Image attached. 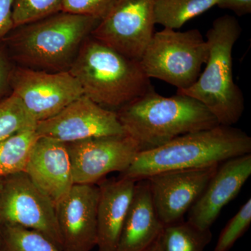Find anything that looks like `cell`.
Here are the masks:
<instances>
[{"instance_id": "obj_1", "label": "cell", "mask_w": 251, "mask_h": 251, "mask_svg": "<svg viewBox=\"0 0 251 251\" xmlns=\"http://www.w3.org/2000/svg\"><path fill=\"white\" fill-rule=\"evenodd\" d=\"M99 18L57 13L15 27L1 42L15 65L46 72H69Z\"/></svg>"}, {"instance_id": "obj_2", "label": "cell", "mask_w": 251, "mask_h": 251, "mask_svg": "<svg viewBox=\"0 0 251 251\" xmlns=\"http://www.w3.org/2000/svg\"><path fill=\"white\" fill-rule=\"evenodd\" d=\"M251 151V138L246 132L232 126L219 125L140 151L120 176L137 181L164 172L218 166Z\"/></svg>"}, {"instance_id": "obj_3", "label": "cell", "mask_w": 251, "mask_h": 251, "mask_svg": "<svg viewBox=\"0 0 251 251\" xmlns=\"http://www.w3.org/2000/svg\"><path fill=\"white\" fill-rule=\"evenodd\" d=\"M116 112L126 134L138 143L140 151L158 148L186 133L219 125L199 100L178 93L163 97L153 87Z\"/></svg>"}, {"instance_id": "obj_4", "label": "cell", "mask_w": 251, "mask_h": 251, "mask_svg": "<svg viewBox=\"0 0 251 251\" xmlns=\"http://www.w3.org/2000/svg\"><path fill=\"white\" fill-rule=\"evenodd\" d=\"M69 72L80 84L83 95L114 111L152 87L140 61L124 55L91 35L81 46Z\"/></svg>"}, {"instance_id": "obj_5", "label": "cell", "mask_w": 251, "mask_h": 251, "mask_svg": "<svg viewBox=\"0 0 251 251\" xmlns=\"http://www.w3.org/2000/svg\"><path fill=\"white\" fill-rule=\"evenodd\" d=\"M242 34L234 16L216 18L206 33L209 57L196 83L176 93L199 100L216 117L219 125L233 126L244 111V94L233 78L232 50Z\"/></svg>"}, {"instance_id": "obj_6", "label": "cell", "mask_w": 251, "mask_h": 251, "mask_svg": "<svg viewBox=\"0 0 251 251\" xmlns=\"http://www.w3.org/2000/svg\"><path fill=\"white\" fill-rule=\"evenodd\" d=\"M209 57V46L198 29L164 28L153 34L140 63L149 78L184 90L194 85Z\"/></svg>"}, {"instance_id": "obj_7", "label": "cell", "mask_w": 251, "mask_h": 251, "mask_svg": "<svg viewBox=\"0 0 251 251\" xmlns=\"http://www.w3.org/2000/svg\"><path fill=\"white\" fill-rule=\"evenodd\" d=\"M0 225L37 231L62 251L55 206L25 172L1 179Z\"/></svg>"}, {"instance_id": "obj_8", "label": "cell", "mask_w": 251, "mask_h": 251, "mask_svg": "<svg viewBox=\"0 0 251 251\" xmlns=\"http://www.w3.org/2000/svg\"><path fill=\"white\" fill-rule=\"evenodd\" d=\"M158 0H117L91 36L120 53L140 61L154 34Z\"/></svg>"}, {"instance_id": "obj_9", "label": "cell", "mask_w": 251, "mask_h": 251, "mask_svg": "<svg viewBox=\"0 0 251 251\" xmlns=\"http://www.w3.org/2000/svg\"><path fill=\"white\" fill-rule=\"evenodd\" d=\"M11 87L36 123L54 116L83 95L69 72H46L16 65Z\"/></svg>"}, {"instance_id": "obj_10", "label": "cell", "mask_w": 251, "mask_h": 251, "mask_svg": "<svg viewBox=\"0 0 251 251\" xmlns=\"http://www.w3.org/2000/svg\"><path fill=\"white\" fill-rule=\"evenodd\" d=\"M74 184H97L107 175L123 173L140 151L128 135L98 137L66 143Z\"/></svg>"}, {"instance_id": "obj_11", "label": "cell", "mask_w": 251, "mask_h": 251, "mask_svg": "<svg viewBox=\"0 0 251 251\" xmlns=\"http://www.w3.org/2000/svg\"><path fill=\"white\" fill-rule=\"evenodd\" d=\"M36 132L38 136L64 143L126 134L116 111L100 106L85 95L54 116L38 122Z\"/></svg>"}, {"instance_id": "obj_12", "label": "cell", "mask_w": 251, "mask_h": 251, "mask_svg": "<svg viewBox=\"0 0 251 251\" xmlns=\"http://www.w3.org/2000/svg\"><path fill=\"white\" fill-rule=\"evenodd\" d=\"M219 166L164 172L147 178L157 215L164 226L183 220Z\"/></svg>"}, {"instance_id": "obj_13", "label": "cell", "mask_w": 251, "mask_h": 251, "mask_svg": "<svg viewBox=\"0 0 251 251\" xmlns=\"http://www.w3.org/2000/svg\"><path fill=\"white\" fill-rule=\"evenodd\" d=\"M99 185L74 184L55 205L63 251H92L97 247Z\"/></svg>"}, {"instance_id": "obj_14", "label": "cell", "mask_w": 251, "mask_h": 251, "mask_svg": "<svg viewBox=\"0 0 251 251\" xmlns=\"http://www.w3.org/2000/svg\"><path fill=\"white\" fill-rule=\"evenodd\" d=\"M251 175V153L221 163L202 195L188 211V222L198 228L210 229L223 208L237 197Z\"/></svg>"}, {"instance_id": "obj_15", "label": "cell", "mask_w": 251, "mask_h": 251, "mask_svg": "<svg viewBox=\"0 0 251 251\" xmlns=\"http://www.w3.org/2000/svg\"><path fill=\"white\" fill-rule=\"evenodd\" d=\"M25 173L54 206L74 185L67 145L46 137L33 144Z\"/></svg>"}, {"instance_id": "obj_16", "label": "cell", "mask_w": 251, "mask_h": 251, "mask_svg": "<svg viewBox=\"0 0 251 251\" xmlns=\"http://www.w3.org/2000/svg\"><path fill=\"white\" fill-rule=\"evenodd\" d=\"M136 181L120 177L99 183L97 208L98 251H117L122 228Z\"/></svg>"}, {"instance_id": "obj_17", "label": "cell", "mask_w": 251, "mask_h": 251, "mask_svg": "<svg viewBox=\"0 0 251 251\" xmlns=\"http://www.w3.org/2000/svg\"><path fill=\"white\" fill-rule=\"evenodd\" d=\"M164 228L157 215L148 179L135 183L134 192L117 251H146L161 237Z\"/></svg>"}, {"instance_id": "obj_18", "label": "cell", "mask_w": 251, "mask_h": 251, "mask_svg": "<svg viewBox=\"0 0 251 251\" xmlns=\"http://www.w3.org/2000/svg\"><path fill=\"white\" fill-rule=\"evenodd\" d=\"M217 3L218 0H158L155 5V23L168 29H179Z\"/></svg>"}, {"instance_id": "obj_19", "label": "cell", "mask_w": 251, "mask_h": 251, "mask_svg": "<svg viewBox=\"0 0 251 251\" xmlns=\"http://www.w3.org/2000/svg\"><path fill=\"white\" fill-rule=\"evenodd\" d=\"M38 137L36 128H29L0 142V179L25 171L31 149Z\"/></svg>"}, {"instance_id": "obj_20", "label": "cell", "mask_w": 251, "mask_h": 251, "mask_svg": "<svg viewBox=\"0 0 251 251\" xmlns=\"http://www.w3.org/2000/svg\"><path fill=\"white\" fill-rule=\"evenodd\" d=\"M210 229H201L183 220L164 226L161 235L163 251H204L211 242Z\"/></svg>"}, {"instance_id": "obj_21", "label": "cell", "mask_w": 251, "mask_h": 251, "mask_svg": "<svg viewBox=\"0 0 251 251\" xmlns=\"http://www.w3.org/2000/svg\"><path fill=\"white\" fill-rule=\"evenodd\" d=\"M4 251H62L44 234L14 225H0Z\"/></svg>"}, {"instance_id": "obj_22", "label": "cell", "mask_w": 251, "mask_h": 251, "mask_svg": "<svg viewBox=\"0 0 251 251\" xmlns=\"http://www.w3.org/2000/svg\"><path fill=\"white\" fill-rule=\"evenodd\" d=\"M36 124L15 94L0 100V142L22 130L36 128Z\"/></svg>"}, {"instance_id": "obj_23", "label": "cell", "mask_w": 251, "mask_h": 251, "mask_svg": "<svg viewBox=\"0 0 251 251\" xmlns=\"http://www.w3.org/2000/svg\"><path fill=\"white\" fill-rule=\"evenodd\" d=\"M63 0H14V28L62 11Z\"/></svg>"}, {"instance_id": "obj_24", "label": "cell", "mask_w": 251, "mask_h": 251, "mask_svg": "<svg viewBox=\"0 0 251 251\" xmlns=\"http://www.w3.org/2000/svg\"><path fill=\"white\" fill-rule=\"evenodd\" d=\"M251 224V200L249 198L225 226L214 251H228L247 232Z\"/></svg>"}, {"instance_id": "obj_25", "label": "cell", "mask_w": 251, "mask_h": 251, "mask_svg": "<svg viewBox=\"0 0 251 251\" xmlns=\"http://www.w3.org/2000/svg\"><path fill=\"white\" fill-rule=\"evenodd\" d=\"M117 0H63L62 11L97 18L101 21Z\"/></svg>"}, {"instance_id": "obj_26", "label": "cell", "mask_w": 251, "mask_h": 251, "mask_svg": "<svg viewBox=\"0 0 251 251\" xmlns=\"http://www.w3.org/2000/svg\"><path fill=\"white\" fill-rule=\"evenodd\" d=\"M15 66L6 46L0 41V100L11 94V76Z\"/></svg>"}, {"instance_id": "obj_27", "label": "cell", "mask_w": 251, "mask_h": 251, "mask_svg": "<svg viewBox=\"0 0 251 251\" xmlns=\"http://www.w3.org/2000/svg\"><path fill=\"white\" fill-rule=\"evenodd\" d=\"M14 0H0V41L14 28L13 6Z\"/></svg>"}, {"instance_id": "obj_28", "label": "cell", "mask_w": 251, "mask_h": 251, "mask_svg": "<svg viewBox=\"0 0 251 251\" xmlns=\"http://www.w3.org/2000/svg\"><path fill=\"white\" fill-rule=\"evenodd\" d=\"M216 6L221 9L230 10L239 16L251 13V0H218Z\"/></svg>"}, {"instance_id": "obj_29", "label": "cell", "mask_w": 251, "mask_h": 251, "mask_svg": "<svg viewBox=\"0 0 251 251\" xmlns=\"http://www.w3.org/2000/svg\"><path fill=\"white\" fill-rule=\"evenodd\" d=\"M146 251H163L161 247V237Z\"/></svg>"}, {"instance_id": "obj_30", "label": "cell", "mask_w": 251, "mask_h": 251, "mask_svg": "<svg viewBox=\"0 0 251 251\" xmlns=\"http://www.w3.org/2000/svg\"><path fill=\"white\" fill-rule=\"evenodd\" d=\"M0 251H3L2 242H1V234H0Z\"/></svg>"}, {"instance_id": "obj_31", "label": "cell", "mask_w": 251, "mask_h": 251, "mask_svg": "<svg viewBox=\"0 0 251 251\" xmlns=\"http://www.w3.org/2000/svg\"><path fill=\"white\" fill-rule=\"evenodd\" d=\"M1 179H0V183H1Z\"/></svg>"}]
</instances>
